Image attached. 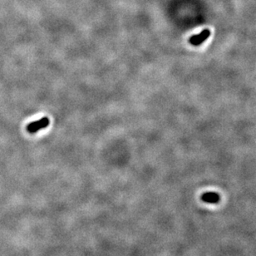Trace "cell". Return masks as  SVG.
Returning a JSON list of instances; mask_svg holds the SVG:
<instances>
[{"label":"cell","instance_id":"obj_1","mask_svg":"<svg viewBox=\"0 0 256 256\" xmlns=\"http://www.w3.org/2000/svg\"><path fill=\"white\" fill-rule=\"evenodd\" d=\"M50 124V120L47 117H43L36 122H31L27 126V131L29 133H36L42 129L46 128Z\"/></svg>","mask_w":256,"mask_h":256},{"label":"cell","instance_id":"obj_2","mask_svg":"<svg viewBox=\"0 0 256 256\" xmlns=\"http://www.w3.org/2000/svg\"><path fill=\"white\" fill-rule=\"evenodd\" d=\"M209 35H210V31H209V29H204L201 32L192 36L190 39L189 42L193 46H199V45H201V43H203L206 39L209 38Z\"/></svg>","mask_w":256,"mask_h":256},{"label":"cell","instance_id":"obj_3","mask_svg":"<svg viewBox=\"0 0 256 256\" xmlns=\"http://www.w3.org/2000/svg\"><path fill=\"white\" fill-rule=\"evenodd\" d=\"M203 201L208 202V203H215L219 200V195L216 193H213V192H209V193H205L202 196Z\"/></svg>","mask_w":256,"mask_h":256}]
</instances>
